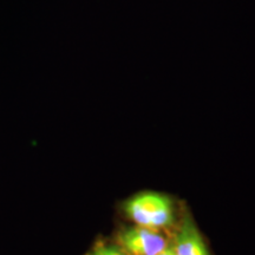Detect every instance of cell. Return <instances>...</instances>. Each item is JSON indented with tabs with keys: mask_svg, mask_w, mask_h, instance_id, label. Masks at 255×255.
<instances>
[{
	"mask_svg": "<svg viewBox=\"0 0 255 255\" xmlns=\"http://www.w3.org/2000/svg\"><path fill=\"white\" fill-rule=\"evenodd\" d=\"M174 248L177 255H209L202 235L189 216L183 219L178 228Z\"/></svg>",
	"mask_w": 255,
	"mask_h": 255,
	"instance_id": "obj_3",
	"label": "cell"
},
{
	"mask_svg": "<svg viewBox=\"0 0 255 255\" xmlns=\"http://www.w3.org/2000/svg\"><path fill=\"white\" fill-rule=\"evenodd\" d=\"M119 242L122 250L131 255H157L167 247L162 235L142 226L124 229L120 233Z\"/></svg>",
	"mask_w": 255,
	"mask_h": 255,
	"instance_id": "obj_2",
	"label": "cell"
},
{
	"mask_svg": "<svg viewBox=\"0 0 255 255\" xmlns=\"http://www.w3.org/2000/svg\"><path fill=\"white\" fill-rule=\"evenodd\" d=\"M88 255H128L123 250L110 246V245L103 244V242H97Z\"/></svg>",
	"mask_w": 255,
	"mask_h": 255,
	"instance_id": "obj_4",
	"label": "cell"
},
{
	"mask_svg": "<svg viewBox=\"0 0 255 255\" xmlns=\"http://www.w3.org/2000/svg\"><path fill=\"white\" fill-rule=\"evenodd\" d=\"M157 255H177L176 252H175V248H174V245L173 246H167L164 248L163 251L159 252Z\"/></svg>",
	"mask_w": 255,
	"mask_h": 255,
	"instance_id": "obj_5",
	"label": "cell"
},
{
	"mask_svg": "<svg viewBox=\"0 0 255 255\" xmlns=\"http://www.w3.org/2000/svg\"><path fill=\"white\" fill-rule=\"evenodd\" d=\"M124 209L128 216L142 227L157 229L168 227L174 222L170 199L154 191L133 196L126 203Z\"/></svg>",
	"mask_w": 255,
	"mask_h": 255,
	"instance_id": "obj_1",
	"label": "cell"
}]
</instances>
